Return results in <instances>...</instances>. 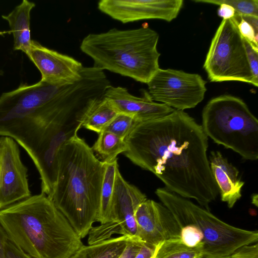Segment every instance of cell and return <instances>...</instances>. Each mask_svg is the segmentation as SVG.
Segmentation results:
<instances>
[{
  "instance_id": "6da1fadb",
  "label": "cell",
  "mask_w": 258,
  "mask_h": 258,
  "mask_svg": "<svg viewBox=\"0 0 258 258\" xmlns=\"http://www.w3.org/2000/svg\"><path fill=\"white\" fill-rule=\"evenodd\" d=\"M124 141L123 153L134 164L153 173L167 189L210 210L219 192L207 156L208 138L188 114L174 110L138 122Z\"/></svg>"
},
{
  "instance_id": "7a4b0ae2",
  "label": "cell",
  "mask_w": 258,
  "mask_h": 258,
  "mask_svg": "<svg viewBox=\"0 0 258 258\" xmlns=\"http://www.w3.org/2000/svg\"><path fill=\"white\" fill-rule=\"evenodd\" d=\"M85 97L80 81L21 84L0 96V136L13 139L29 156L46 125L58 114L81 106Z\"/></svg>"
},
{
  "instance_id": "3957f363",
  "label": "cell",
  "mask_w": 258,
  "mask_h": 258,
  "mask_svg": "<svg viewBox=\"0 0 258 258\" xmlns=\"http://www.w3.org/2000/svg\"><path fill=\"white\" fill-rule=\"evenodd\" d=\"M57 164L55 184L49 198L84 238L97 222L105 163L77 134L60 147Z\"/></svg>"
},
{
  "instance_id": "277c9868",
  "label": "cell",
  "mask_w": 258,
  "mask_h": 258,
  "mask_svg": "<svg viewBox=\"0 0 258 258\" xmlns=\"http://www.w3.org/2000/svg\"><path fill=\"white\" fill-rule=\"evenodd\" d=\"M8 238L33 258H70L83 244L52 201L41 192L0 210Z\"/></svg>"
},
{
  "instance_id": "5b68a950",
  "label": "cell",
  "mask_w": 258,
  "mask_h": 258,
  "mask_svg": "<svg viewBox=\"0 0 258 258\" xmlns=\"http://www.w3.org/2000/svg\"><path fill=\"white\" fill-rule=\"evenodd\" d=\"M159 38L147 25L128 30L112 28L88 34L80 49L92 59L94 67L147 84L160 69Z\"/></svg>"
},
{
  "instance_id": "8992f818",
  "label": "cell",
  "mask_w": 258,
  "mask_h": 258,
  "mask_svg": "<svg viewBox=\"0 0 258 258\" xmlns=\"http://www.w3.org/2000/svg\"><path fill=\"white\" fill-rule=\"evenodd\" d=\"M202 117L208 138L245 160L258 159V120L242 99L228 94L213 98L204 107Z\"/></svg>"
},
{
  "instance_id": "52a82bcc",
  "label": "cell",
  "mask_w": 258,
  "mask_h": 258,
  "mask_svg": "<svg viewBox=\"0 0 258 258\" xmlns=\"http://www.w3.org/2000/svg\"><path fill=\"white\" fill-rule=\"evenodd\" d=\"M155 194L177 223L192 224L203 236V258H230L239 248L258 241L257 231L239 228L221 220L187 199L158 188Z\"/></svg>"
},
{
  "instance_id": "ba28073f",
  "label": "cell",
  "mask_w": 258,
  "mask_h": 258,
  "mask_svg": "<svg viewBox=\"0 0 258 258\" xmlns=\"http://www.w3.org/2000/svg\"><path fill=\"white\" fill-rule=\"evenodd\" d=\"M203 68L212 82L239 81L253 85L244 38L234 17L221 21L212 39Z\"/></svg>"
},
{
  "instance_id": "9c48e42d",
  "label": "cell",
  "mask_w": 258,
  "mask_h": 258,
  "mask_svg": "<svg viewBox=\"0 0 258 258\" xmlns=\"http://www.w3.org/2000/svg\"><path fill=\"white\" fill-rule=\"evenodd\" d=\"M147 200L138 187L127 182L116 170L109 221L92 227L88 233L89 245L107 240L113 234L136 237L135 213L138 207Z\"/></svg>"
},
{
  "instance_id": "30bf717a",
  "label": "cell",
  "mask_w": 258,
  "mask_h": 258,
  "mask_svg": "<svg viewBox=\"0 0 258 258\" xmlns=\"http://www.w3.org/2000/svg\"><path fill=\"white\" fill-rule=\"evenodd\" d=\"M206 83L198 74L159 69L147 84L154 101L184 111L195 107L203 100Z\"/></svg>"
},
{
  "instance_id": "8fae6325",
  "label": "cell",
  "mask_w": 258,
  "mask_h": 258,
  "mask_svg": "<svg viewBox=\"0 0 258 258\" xmlns=\"http://www.w3.org/2000/svg\"><path fill=\"white\" fill-rule=\"evenodd\" d=\"M28 169L18 144L8 137H0V210L31 195Z\"/></svg>"
},
{
  "instance_id": "7c38bea8",
  "label": "cell",
  "mask_w": 258,
  "mask_h": 258,
  "mask_svg": "<svg viewBox=\"0 0 258 258\" xmlns=\"http://www.w3.org/2000/svg\"><path fill=\"white\" fill-rule=\"evenodd\" d=\"M183 0H101L98 9L122 23L146 19L171 22L183 6Z\"/></svg>"
},
{
  "instance_id": "4fadbf2b",
  "label": "cell",
  "mask_w": 258,
  "mask_h": 258,
  "mask_svg": "<svg viewBox=\"0 0 258 258\" xmlns=\"http://www.w3.org/2000/svg\"><path fill=\"white\" fill-rule=\"evenodd\" d=\"M136 237L146 245L156 247L161 242L180 238V230L170 211L163 205L146 200L135 213Z\"/></svg>"
},
{
  "instance_id": "5bb4252c",
  "label": "cell",
  "mask_w": 258,
  "mask_h": 258,
  "mask_svg": "<svg viewBox=\"0 0 258 258\" xmlns=\"http://www.w3.org/2000/svg\"><path fill=\"white\" fill-rule=\"evenodd\" d=\"M41 75V80L55 84L73 83L82 77L83 66L69 55L43 46L32 40L26 53Z\"/></svg>"
},
{
  "instance_id": "9a60e30c",
  "label": "cell",
  "mask_w": 258,
  "mask_h": 258,
  "mask_svg": "<svg viewBox=\"0 0 258 258\" xmlns=\"http://www.w3.org/2000/svg\"><path fill=\"white\" fill-rule=\"evenodd\" d=\"M142 95L141 97L134 96L125 88L111 85L104 94L119 113L130 115L139 122L154 119L175 110L165 104L154 101L146 90H143Z\"/></svg>"
},
{
  "instance_id": "2e32d148",
  "label": "cell",
  "mask_w": 258,
  "mask_h": 258,
  "mask_svg": "<svg viewBox=\"0 0 258 258\" xmlns=\"http://www.w3.org/2000/svg\"><path fill=\"white\" fill-rule=\"evenodd\" d=\"M209 161L221 200L227 203L229 208H232L241 197L244 182L239 177L238 170L229 163L220 152H211Z\"/></svg>"
},
{
  "instance_id": "e0dca14e",
  "label": "cell",
  "mask_w": 258,
  "mask_h": 258,
  "mask_svg": "<svg viewBox=\"0 0 258 258\" xmlns=\"http://www.w3.org/2000/svg\"><path fill=\"white\" fill-rule=\"evenodd\" d=\"M35 4L28 0H23L14 10L2 17L9 25L14 37V50H21L25 54L31 44L30 13Z\"/></svg>"
},
{
  "instance_id": "ac0fdd59",
  "label": "cell",
  "mask_w": 258,
  "mask_h": 258,
  "mask_svg": "<svg viewBox=\"0 0 258 258\" xmlns=\"http://www.w3.org/2000/svg\"><path fill=\"white\" fill-rule=\"evenodd\" d=\"M119 112L104 95L91 101L81 117L82 127L97 133L104 131Z\"/></svg>"
},
{
  "instance_id": "d6986e66",
  "label": "cell",
  "mask_w": 258,
  "mask_h": 258,
  "mask_svg": "<svg viewBox=\"0 0 258 258\" xmlns=\"http://www.w3.org/2000/svg\"><path fill=\"white\" fill-rule=\"evenodd\" d=\"M131 238L121 235L97 243L83 245L70 258H118Z\"/></svg>"
},
{
  "instance_id": "ffe728a7",
  "label": "cell",
  "mask_w": 258,
  "mask_h": 258,
  "mask_svg": "<svg viewBox=\"0 0 258 258\" xmlns=\"http://www.w3.org/2000/svg\"><path fill=\"white\" fill-rule=\"evenodd\" d=\"M118 168L117 159L105 163V170L100 195V204L97 222L104 224L109 221V212L113 194L116 172Z\"/></svg>"
},
{
  "instance_id": "44dd1931",
  "label": "cell",
  "mask_w": 258,
  "mask_h": 258,
  "mask_svg": "<svg viewBox=\"0 0 258 258\" xmlns=\"http://www.w3.org/2000/svg\"><path fill=\"white\" fill-rule=\"evenodd\" d=\"M92 149L99 156L101 161L109 163L116 159L118 154L126 151V145L124 140L104 130L98 134Z\"/></svg>"
},
{
  "instance_id": "7402d4cb",
  "label": "cell",
  "mask_w": 258,
  "mask_h": 258,
  "mask_svg": "<svg viewBox=\"0 0 258 258\" xmlns=\"http://www.w3.org/2000/svg\"><path fill=\"white\" fill-rule=\"evenodd\" d=\"M203 250L190 247L184 244L180 238L165 240L157 245L153 258H203Z\"/></svg>"
},
{
  "instance_id": "603a6c76",
  "label": "cell",
  "mask_w": 258,
  "mask_h": 258,
  "mask_svg": "<svg viewBox=\"0 0 258 258\" xmlns=\"http://www.w3.org/2000/svg\"><path fill=\"white\" fill-rule=\"evenodd\" d=\"M193 2L216 5L223 3L232 7L239 15L258 17L257 0H193Z\"/></svg>"
},
{
  "instance_id": "cb8c5ba5",
  "label": "cell",
  "mask_w": 258,
  "mask_h": 258,
  "mask_svg": "<svg viewBox=\"0 0 258 258\" xmlns=\"http://www.w3.org/2000/svg\"><path fill=\"white\" fill-rule=\"evenodd\" d=\"M138 122L130 115L119 113L105 131H109L124 140Z\"/></svg>"
},
{
  "instance_id": "d4e9b609",
  "label": "cell",
  "mask_w": 258,
  "mask_h": 258,
  "mask_svg": "<svg viewBox=\"0 0 258 258\" xmlns=\"http://www.w3.org/2000/svg\"><path fill=\"white\" fill-rule=\"evenodd\" d=\"M248 64L252 75L253 86L258 85V47L244 38Z\"/></svg>"
},
{
  "instance_id": "484cf974",
  "label": "cell",
  "mask_w": 258,
  "mask_h": 258,
  "mask_svg": "<svg viewBox=\"0 0 258 258\" xmlns=\"http://www.w3.org/2000/svg\"><path fill=\"white\" fill-rule=\"evenodd\" d=\"M234 17L237 21V27L240 34L253 44L258 47V34L252 26L236 13H235Z\"/></svg>"
},
{
  "instance_id": "4316f807",
  "label": "cell",
  "mask_w": 258,
  "mask_h": 258,
  "mask_svg": "<svg viewBox=\"0 0 258 258\" xmlns=\"http://www.w3.org/2000/svg\"><path fill=\"white\" fill-rule=\"evenodd\" d=\"M143 242L137 237H131L122 253L118 258H135L141 248Z\"/></svg>"
},
{
  "instance_id": "83f0119b",
  "label": "cell",
  "mask_w": 258,
  "mask_h": 258,
  "mask_svg": "<svg viewBox=\"0 0 258 258\" xmlns=\"http://www.w3.org/2000/svg\"><path fill=\"white\" fill-rule=\"evenodd\" d=\"M3 258H33L12 241L8 237L5 244V252Z\"/></svg>"
},
{
  "instance_id": "f1b7e54d",
  "label": "cell",
  "mask_w": 258,
  "mask_h": 258,
  "mask_svg": "<svg viewBox=\"0 0 258 258\" xmlns=\"http://www.w3.org/2000/svg\"><path fill=\"white\" fill-rule=\"evenodd\" d=\"M230 258H258L257 242L245 245L239 248Z\"/></svg>"
},
{
  "instance_id": "f546056e",
  "label": "cell",
  "mask_w": 258,
  "mask_h": 258,
  "mask_svg": "<svg viewBox=\"0 0 258 258\" xmlns=\"http://www.w3.org/2000/svg\"><path fill=\"white\" fill-rule=\"evenodd\" d=\"M219 6L220 7L217 11V14L223 19H229L235 16V11L231 6L223 3L221 4Z\"/></svg>"
},
{
  "instance_id": "4dcf8cb0",
  "label": "cell",
  "mask_w": 258,
  "mask_h": 258,
  "mask_svg": "<svg viewBox=\"0 0 258 258\" xmlns=\"http://www.w3.org/2000/svg\"><path fill=\"white\" fill-rule=\"evenodd\" d=\"M155 247L143 243L139 252L135 258H153Z\"/></svg>"
},
{
  "instance_id": "1f68e13d",
  "label": "cell",
  "mask_w": 258,
  "mask_h": 258,
  "mask_svg": "<svg viewBox=\"0 0 258 258\" xmlns=\"http://www.w3.org/2000/svg\"><path fill=\"white\" fill-rule=\"evenodd\" d=\"M8 236L0 224V258H3L5 252V244Z\"/></svg>"
},
{
  "instance_id": "d6a6232c",
  "label": "cell",
  "mask_w": 258,
  "mask_h": 258,
  "mask_svg": "<svg viewBox=\"0 0 258 258\" xmlns=\"http://www.w3.org/2000/svg\"><path fill=\"white\" fill-rule=\"evenodd\" d=\"M9 34H11V32L10 30H5V31H0V36H4L5 35Z\"/></svg>"
}]
</instances>
